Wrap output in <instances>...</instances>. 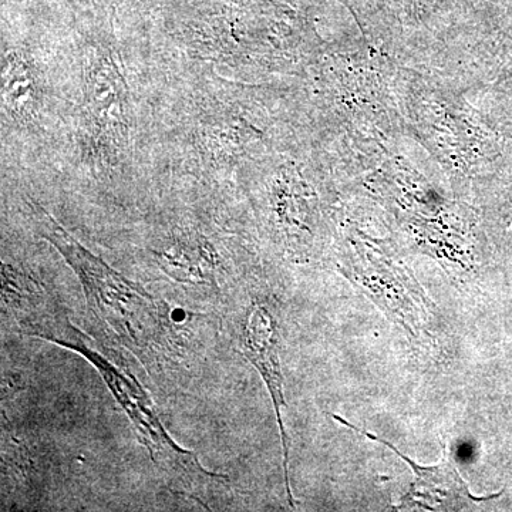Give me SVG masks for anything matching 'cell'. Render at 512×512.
<instances>
[{
  "instance_id": "1",
  "label": "cell",
  "mask_w": 512,
  "mask_h": 512,
  "mask_svg": "<svg viewBox=\"0 0 512 512\" xmlns=\"http://www.w3.org/2000/svg\"><path fill=\"white\" fill-rule=\"evenodd\" d=\"M33 217L40 235L72 266L87 305L107 332L136 352L157 342L164 322L156 299L84 248L39 205H33Z\"/></svg>"
},
{
  "instance_id": "2",
  "label": "cell",
  "mask_w": 512,
  "mask_h": 512,
  "mask_svg": "<svg viewBox=\"0 0 512 512\" xmlns=\"http://www.w3.org/2000/svg\"><path fill=\"white\" fill-rule=\"evenodd\" d=\"M36 336L80 353L99 370L107 387L133 423V429L140 437L141 443L150 451L154 463L173 480L183 485L185 490L200 493L212 481L224 480V476L211 474L210 471L205 470L194 453L174 443L161 421L158 420L156 412L151 407L150 399L137 380L84 343L76 329L66 326L63 332L47 330Z\"/></svg>"
},
{
  "instance_id": "3",
  "label": "cell",
  "mask_w": 512,
  "mask_h": 512,
  "mask_svg": "<svg viewBox=\"0 0 512 512\" xmlns=\"http://www.w3.org/2000/svg\"><path fill=\"white\" fill-rule=\"evenodd\" d=\"M333 419L355 430L356 433L363 434L367 439L379 441L380 444L392 448L397 456L402 457L412 467L416 481L410 488L409 494L404 497L403 503L397 505V510L417 508V510L429 511H461L473 507L474 504L484 503V501L501 495L500 493L490 495V497H474L468 491L466 481L458 474L457 468L454 466L453 454L446 446L443 447V456H441V461L437 466L421 467L416 461L404 456L402 451L394 447L389 441L380 439V437L367 433L365 430H360L359 427L353 426L349 421L343 420L342 417L336 416V414H333Z\"/></svg>"
},
{
  "instance_id": "4",
  "label": "cell",
  "mask_w": 512,
  "mask_h": 512,
  "mask_svg": "<svg viewBox=\"0 0 512 512\" xmlns=\"http://www.w3.org/2000/svg\"><path fill=\"white\" fill-rule=\"evenodd\" d=\"M242 350L249 362L252 363L264 377L272 402H274L279 429L282 434L284 446V468L286 490L289 501L293 504L291 487H289V447L286 437L284 421H282V407H285L284 376H282L281 360H279V328L271 312L264 306H254L249 311L242 329Z\"/></svg>"
},
{
  "instance_id": "5",
  "label": "cell",
  "mask_w": 512,
  "mask_h": 512,
  "mask_svg": "<svg viewBox=\"0 0 512 512\" xmlns=\"http://www.w3.org/2000/svg\"><path fill=\"white\" fill-rule=\"evenodd\" d=\"M86 96L94 126L107 136H124L127 131L126 84L111 57L101 56L90 67Z\"/></svg>"
},
{
  "instance_id": "6",
  "label": "cell",
  "mask_w": 512,
  "mask_h": 512,
  "mask_svg": "<svg viewBox=\"0 0 512 512\" xmlns=\"http://www.w3.org/2000/svg\"><path fill=\"white\" fill-rule=\"evenodd\" d=\"M3 97L10 113L29 117L35 110L36 79L26 60L10 56L3 69Z\"/></svg>"
}]
</instances>
